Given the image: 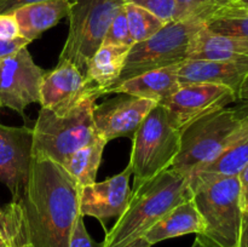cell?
I'll return each instance as SVG.
<instances>
[{
    "mask_svg": "<svg viewBox=\"0 0 248 247\" xmlns=\"http://www.w3.org/2000/svg\"><path fill=\"white\" fill-rule=\"evenodd\" d=\"M80 186L50 159L33 157L18 202L26 247H69L80 217Z\"/></svg>",
    "mask_w": 248,
    "mask_h": 247,
    "instance_id": "6da1fadb",
    "label": "cell"
},
{
    "mask_svg": "<svg viewBox=\"0 0 248 247\" xmlns=\"http://www.w3.org/2000/svg\"><path fill=\"white\" fill-rule=\"evenodd\" d=\"M189 176L169 169L131 190L125 212L119 217L102 247H125L156 224L165 215L190 199Z\"/></svg>",
    "mask_w": 248,
    "mask_h": 247,
    "instance_id": "7a4b0ae2",
    "label": "cell"
},
{
    "mask_svg": "<svg viewBox=\"0 0 248 247\" xmlns=\"http://www.w3.org/2000/svg\"><path fill=\"white\" fill-rule=\"evenodd\" d=\"M189 189L205 222V232L196 236L212 247H239L244 211L237 176L198 172L189 176Z\"/></svg>",
    "mask_w": 248,
    "mask_h": 247,
    "instance_id": "3957f363",
    "label": "cell"
},
{
    "mask_svg": "<svg viewBox=\"0 0 248 247\" xmlns=\"http://www.w3.org/2000/svg\"><path fill=\"white\" fill-rule=\"evenodd\" d=\"M103 92L94 87L82 101L62 111L41 108L33 128V157L62 165L80 148L99 139L93 109Z\"/></svg>",
    "mask_w": 248,
    "mask_h": 247,
    "instance_id": "277c9868",
    "label": "cell"
},
{
    "mask_svg": "<svg viewBox=\"0 0 248 247\" xmlns=\"http://www.w3.org/2000/svg\"><path fill=\"white\" fill-rule=\"evenodd\" d=\"M248 132V104L225 107L179 130L181 149L170 169L186 176L207 164Z\"/></svg>",
    "mask_w": 248,
    "mask_h": 247,
    "instance_id": "5b68a950",
    "label": "cell"
},
{
    "mask_svg": "<svg viewBox=\"0 0 248 247\" xmlns=\"http://www.w3.org/2000/svg\"><path fill=\"white\" fill-rule=\"evenodd\" d=\"M181 149V135L170 123L167 111L156 104L148 113L132 138L128 166L135 176L133 189L169 170Z\"/></svg>",
    "mask_w": 248,
    "mask_h": 247,
    "instance_id": "8992f818",
    "label": "cell"
},
{
    "mask_svg": "<svg viewBox=\"0 0 248 247\" xmlns=\"http://www.w3.org/2000/svg\"><path fill=\"white\" fill-rule=\"evenodd\" d=\"M203 27L205 22L199 19H177L165 24L147 40L133 44L127 53L120 77L113 87L150 70L183 63L188 60L191 39Z\"/></svg>",
    "mask_w": 248,
    "mask_h": 247,
    "instance_id": "52a82bcc",
    "label": "cell"
},
{
    "mask_svg": "<svg viewBox=\"0 0 248 247\" xmlns=\"http://www.w3.org/2000/svg\"><path fill=\"white\" fill-rule=\"evenodd\" d=\"M127 0H72L69 31L58 62L73 63L85 75L87 63L103 43L108 27Z\"/></svg>",
    "mask_w": 248,
    "mask_h": 247,
    "instance_id": "ba28073f",
    "label": "cell"
},
{
    "mask_svg": "<svg viewBox=\"0 0 248 247\" xmlns=\"http://www.w3.org/2000/svg\"><path fill=\"white\" fill-rule=\"evenodd\" d=\"M45 70L34 63L28 48L0 58V104L24 118V109L40 101Z\"/></svg>",
    "mask_w": 248,
    "mask_h": 247,
    "instance_id": "9c48e42d",
    "label": "cell"
},
{
    "mask_svg": "<svg viewBox=\"0 0 248 247\" xmlns=\"http://www.w3.org/2000/svg\"><path fill=\"white\" fill-rule=\"evenodd\" d=\"M236 101V93L227 86L189 84L179 86L171 97L159 104L166 109L170 123L181 130L195 119L225 108Z\"/></svg>",
    "mask_w": 248,
    "mask_h": 247,
    "instance_id": "30bf717a",
    "label": "cell"
},
{
    "mask_svg": "<svg viewBox=\"0 0 248 247\" xmlns=\"http://www.w3.org/2000/svg\"><path fill=\"white\" fill-rule=\"evenodd\" d=\"M156 102L125 93L96 104L93 109V124L97 133L106 142L119 137L132 139L136 131Z\"/></svg>",
    "mask_w": 248,
    "mask_h": 247,
    "instance_id": "8fae6325",
    "label": "cell"
},
{
    "mask_svg": "<svg viewBox=\"0 0 248 247\" xmlns=\"http://www.w3.org/2000/svg\"><path fill=\"white\" fill-rule=\"evenodd\" d=\"M33 161V128L0 124V182L18 201Z\"/></svg>",
    "mask_w": 248,
    "mask_h": 247,
    "instance_id": "7c38bea8",
    "label": "cell"
},
{
    "mask_svg": "<svg viewBox=\"0 0 248 247\" xmlns=\"http://www.w3.org/2000/svg\"><path fill=\"white\" fill-rule=\"evenodd\" d=\"M132 170L123 172L103 182H94L80 188L79 210L82 217H94L102 223L125 212L131 196L130 178Z\"/></svg>",
    "mask_w": 248,
    "mask_h": 247,
    "instance_id": "4fadbf2b",
    "label": "cell"
},
{
    "mask_svg": "<svg viewBox=\"0 0 248 247\" xmlns=\"http://www.w3.org/2000/svg\"><path fill=\"white\" fill-rule=\"evenodd\" d=\"M94 87L73 63L63 61L44 75L39 103L41 108L65 110L82 101Z\"/></svg>",
    "mask_w": 248,
    "mask_h": 247,
    "instance_id": "5bb4252c",
    "label": "cell"
},
{
    "mask_svg": "<svg viewBox=\"0 0 248 247\" xmlns=\"http://www.w3.org/2000/svg\"><path fill=\"white\" fill-rule=\"evenodd\" d=\"M248 73V56L227 61L186 60L178 65L179 85L213 84L232 89L236 93Z\"/></svg>",
    "mask_w": 248,
    "mask_h": 247,
    "instance_id": "9a60e30c",
    "label": "cell"
},
{
    "mask_svg": "<svg viewBox=\"0 0 248 247\" xmlns=\"http://www.w3.org/2000/svg\"><path fill=\"white\" fill-rule=\"evenodd\" d=\"M178 65L150 70L138 77H131L118 85L116 87L108 90L109 93H125L140 98L150 99L157 104L171 97L179 89Z\"/></svg>",
    "mask_w": 248,
    "mask_h": 247,
    "instance_id": "2e32d148",
    "label": "cell"
},
{
    "mask_svg": "<svg viewBox=\"0 0 248 247\" xmlns=\"http://www.w3.org/2000/svg\"><path fill=\"white\" fill-rule=\"evenodd\" d=\"M203 232L205 222L190 198L172 208L156 224L153 225L143 237L153 246L164 240L188 234L202 235Z\"/></svg>",
    "mask_w": 248,
    "mask_h": 247,
    "instance_id": "e0dca14e",
    "label": "cell"
},
{
    "mask_svg": "<svg viewBox=\"0 0 248 247\" xmlns=\"http://www.w3.org/2000/svg\"><path fill=\"white\" fill-rule=\"evenodd\" d=\"M70 5L72 0H45L16 10L12 15L18 24L19 35L31 43L61 19L68 17Z\"/></svg>",
    "mask_w": 248,
    "mask_h": 247,
    "instance_id": "ac0fdd59",
    "label": "cell"
},
{
    "mask_svg": "<svg viewBox=\"0 0 248 247\" xmlns=\"http://www.w3.org/2000/svg\"><path fill=\"white\" fill-rule=\"evenodd\" d=\"M248 56V40L208 31L206 27L191 39L188 60L227 61Z\"/></svg>",
    "mask_w": 248,
    "mask_h": 247,
    "instance_id": "d6986e66",
    "label": "cell"
},
{
    "mask_svg": "<svg viewBox=\"0 0 248 247\" xmlns=\"http://www.w3.org/2000/svg\"><path fill=\"white\" fill-rule=\"evenodd\" d=\"M131 46L101 45L87 63L85 77L90 84L106 91L116 84L125 65Z\"/></svg>",
    "mask_w": 248,
    "mask_h": 247,
    "instance_id": "ffe728a7",
    "label": "cell"
},
{
    "mask_svg": "<svg viewBox=\"0 0 248 247\" xmlns=\"http://www.w3.org/2000/svg\"><path fill=\"white\" fill-rule=\"evenodd\" d=\"M103 138L80 148L64 160L63 169L70 174L80 188L96 182L97 172L102 161L103 150L107 145Z\"/></svg>",
    "mask_w": 248,
    "mask_h": 247,
    "instance_id": "44dd1931",
    "label": "cell"
},
{
    "mask_svg": "<svg viewBox=\"0 0 248 247\" xmlns=\"http://www.w3.org/2000/svg\"><path fill=\"white\" fill-rule=\"evenodd\" d=\"M248 164V132L234 143L225 148L219 155L211 160L207 164L199 167L198 172L218 174V176H239L245 166ZM191 173V174H193Z\"/></svg>",
    "mask_w": 248,
    "mask_h": 247,
    "instance_id": "7402d4cb",
    "label": "cell"
},
{
    "mask_svg": "<svg viewBox=\"0 0 248 247\" xmlns=\"http://www.w3.org/2000/svg\"><path fill=\"white\" fill-rule=\"evenodd\" d=\"M205 27L213 33L248 40V5H228L218 10L207 21Z\"/></svg>",
    "mask_w": 248,
    "mask_h": 247,
    "instance_id": "603a6c76",
    "label": "cell"
},
{
    "mask_svg": "<svg viewBox=\"0 0 248 247\" xmlns=\"http://www.w3.org/2000/svg\"><path fill=\"white\" fill-rule=\"evenodd\" d=\"M124 7L127 18L130 36L135 44L149 39L166 24L149 11L132 2L127 1Z\"/></svg>",
    "mask_w": 248,
    "mask_h": 247,
    "instance_id": "cb8c5ba5",
    "label": "cell"
},
{
    "mask_svg": "<svg viewBox=\"0 0 248 247\" xmlns=\"http://www.w3.org/2000/svg\"><path fill=\"white\" fill-rule=\"evenodd\" d=\"M0 247H26L22 210L18 201L0 207Z\"/></svg>",
    "mask_w": 248,
    "mask_h": 247,
    "instance_id": "d4e9b609",
    "label": "cell"
},
{
    "mask_svg": "<svg viewBox=\"0 0 248 247\" xmlns=\"http://www.w3.org/2000/svg\"><path fill=\"white\" fill-rule=\"evenodd\" d=\"M176 2L177 12L174 21L199 19L206 22L218 10L239 1L237 0H176Z\"/></svg>",
    "mask_w": 248,
    "mask_h": 247,
    "instance_id": "484cf974",
    "label": "cell"
},
{
    "mask_svg": "<svg viewBox=\"0 0 248 247\" xmlns=\"http://www.w3.org/2000/svg\"><path fill=\"white\" fill-rule=\"evenodd\" d=\"M125 6V5H124ZM133 41L130 36V31H128L127 18H126L125 7L120 10L113 21L110 22L104 35L102 45H113V46H132Z\"/></svg>",
    "mask_w": 248,
    "mask_h": 247,
    "instance_id": "4316f807",
    "label": "cell"
},
{
    "mask_svg": "<svg viewBox=\"0 0 248 247\" xmlns=\"http://www.w3.org/2000/svg\"><path fill=\"white\" fill-rule=\"evenodd\" d=\"M127 1L143 7L165 23L174 21L176 18V0H127Z\"/></svg>",
    "mask_w": 248,
    "mask_h": 247,
    "instance_id": "83f0119b",
    "label": "cell"
},
{
    "mask_svg": "<svg viewBox=\"0 0 248 247\" xmlns=\"http://www.w3.org/2000/svg\"><path fill=\"white\" fill-rule=\"evenodd\" d=\"M69 247H102L101 244H97L87 232L86 227L84 223V217L80 216L73 228L72 235H70Z\"/></svg>",
    "mask_w": 248,
    "mask_h": 247,
    "instance_id": "f1b7e54d",
    "label": "cell"
},
{
    "mask_svg": "<svg viewBox=\"0 0 248 247\" xmlns=\"http://www.w3.org/2000/svg\"><path fill=\"white\" fill-rule=\"evenodd\" d=\"M19 28L12 14L0 15V39L12 40L19 38Z\"/></svg>",
    "mask_w": 248,
    "mask_h": 247,
    "instance_id": "f546056e",
    "label": "cell"
},
{
    "mask_svg": "<svg viewBox=\"0 0 248 247\" xmlns=\"http://www.w3.org/2000/svg\"><path fill=\"white\" fill-rule=\"evenodd\" d=\"M29 44H31V41L27 40L26 38H22V36L12 39V40H4V39H0V58L14 55L17 51L21 50V48L27 47Z\"/></svg>",
    "mask_w": 248,
    "mask_h": 247,
    "instance_id": "4dcf8cb0",
    "label": "cell"
},
{
    "mask_svg": "<svg viewBox=\"0 0 248 247\" xmlns=\"http://www.w3.org/2000/svg\"><path fill=\"white\" fill-rule=\"evenodd\" d=\"M240 182V199H241V208L244 212H248V164L242 169L237 176Z\"/></svg>",
    "mask_w": 248,
    "mask_h": 247,
    "instance_id": "1f68e13d",
    "label": "cell"
},
{
    "mask_svg": "<svg viewBox=\"0 0 248 247\" xmlns=\"http://www.w3.org/2000/svg\"><path fill=\"white\" fill-rule=\"evenodd\" d=\"M39 1H45V0H0V15L14 14L21 7Z\"/></svg>",
    "mask_w": 248,
    "mask_h": 247,
    "instance_id": "d6a6232c",
    "label": "cell"
},
{
    "mask_svg": "<svg viewBox=\"0 0 248 247\" xmlns=\"http://www.w3.org/2000/svg\"><path fill=\"white\" fill-rule=\"evenodd\" d=\"M239 247H248V212H244V215H242Z\"/></svg>",
    "mask_w": 248,
    "mask_h": 247,
    "instance_id": "836d02e7",
    "label": "cell"
},
{
    "mask_svg": "<svg viewBox=\"0 0 248 247\" xmlns=\"http://www.w3.org/2000/svg\"><path fill=\"white\" fill-rule=\"evenodd\" d=\"M237 101H241L248 104V73L242 80L241 85H240L239 92H237Z\"/></svg>",
    "mask_w": 248,
    "mask_h": 247,
    "instance_id": "e575fe53",
    "label": "cell"
},
{
    "mask_svg": "<svg viewBox=\"0 0 248 247\" xmlns=\"http://www.w3.org/2000/svg\"><path fill=\"white\" fill-rule=\"evenodd\" d=\"M125 247H152V245H150L144 237H140V239L135 240V241H132L131 244H128L127 246Z\"/></svg>",
    "mask_w": 248,
    "mask_h": 247,
    "instance_id": "d590c367",
    "label": "cell"
},
{
    "mask_svg": "<svg viewBox=\"0 0 248 247\" xmlns=\"http://www.w3.org/2000/svg\"><path fill=\"white\" fill-rule=\"evenodd\" d=\"M191 247H212V246L207 245L205 241H202V240H201L200 237L196 236L195 241H194V244L191 245Z\"/></svg>",
    "mask_w": 248,
    "mask_h": 247,
    "instance_id": "8d00e7d4",
    "label": "cell"
},
{
    "mask_svg": "<svg viewBox=\"0 0 248 247\" xmlns=\"http://www.w3.org/2000/svg\"><path fill=\"white\" fill-rule=\"evenodd\" d=\"M237 1L242 5H248V0H237Z\"/></svg>",
    "mask_w": 248,
    "mask_h": 247,
    "instance_id": "74e56055",
    "label": "cell"
},
{
    "mask_svg": "<svg viewBox=\"0 0 248 247\" xmlns=\"http://www.w3.org/2000/svg\"><path fill=\"white\" fill-rule=\"evenodd\" d=\"M0 110H1V104H0Z\"/></svg>",
    "mask_w": 248,
    "mask_h": 247,
    "instance_id": "f35d334b",
    "label": "cell"
}]
</instances>
